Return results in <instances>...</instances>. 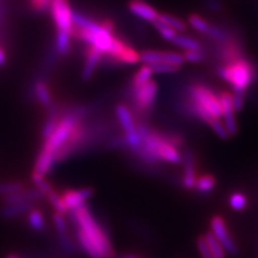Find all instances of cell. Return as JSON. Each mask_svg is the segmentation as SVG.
I'll return each mask as SVG.
<instances>
[{
  "instance_id": "cell-25",
  "label": "cell",
  "mask_w": 258,
  "mask_h": 258,
  "mask_svg": "<svg viewBox=\"0 0 258 258\" xmlns=\"http://www.w3.org/2000/svg\"><path fill=\"white\" fill-rule=\"evenodd\" d=\"M24 190H26V186L21 182H0V195L3 196Z\"/></svg>"
},
{
  "instance_id": "cell-5",
  "label": "cell",
  "mask_w": 258,
  "mask_h": 258,
  "mask_svg": "<svg viewBox=\"0 0 258 258\" xmlns=\"http://www.w3.org/2000/svg\"><path fill=\"white\" fill-rule=\"evenodd\" d=\"M53 22L57 31H64L72 35L74 22H72V12L68 0H52L50 6Z\"/></svg>"
},
{
  "instance_id": "cell-7",
  "label": "cell",
  "mask_w": 258,
  "mask_h": 258,
  "mask_svg": "<svg viewBox=\"0 0 258 258\" xmlns=\"http://www.w3.org/2000/svg\"><path fill=\"white\" fill-rule=\"evenodd\" d=\"M211 232L214 237L220 241V243L223 245L225 252L228 254H236L238 253V246L235 240L230 236L229 230L226 225L225 220L222 216L215 215L211 220Z\"/></svg>"
},
{
  "instance_id": "cell-2",
  "label": "cell",
  "mask_w": 258,
  "mask_h": 258,
  "mask_svg": "<svg viewBox=\"0 0 258 258\" xmlns=\"http://www.w3.org/2000/svg\"><path fill=\"white\" fill-rule=\"evenodd\" d=\"M190 99L192 112L206 123H210L212 118H221L223 116L219 97L209 87L196 84L190 87Z\"/></svg>"
},
{
  "instance_id": "cell-30",
  "label": "cell",
  "mask_w": 258,
  "mask_h": 258,
  "mask_svg": "<svg viewBox=\"0 0 258 258\" xmlns=\"http://www.w3.org/2000/svg\"><path fill=\"white\" fill-rule=\"evenodd\" d=\"M229 205L233 210H236V211H241V210H244L246 208L247 199L243 194L235 192L232 194L229 198Z\"/></svg>"
},
{
  "instance_id": "cell-35",
  "label": "cell",
  "mask_w": 258,
  "mask_h": 258,
  "mask_svg": "<svg viewBox=\"0 0 258 258\" xmlns=\"http://www.w3.org/2000/svg\"><path fill=\"white\" fill-rule=\"evenodd\" d=\"M52 0H30V7L36 12H44L50 9Z\"/></svg>"
},
{
  "instance_id": "cell-3",
  "label": "cell",
  "mask_w": 258,
  "mask_h": 258,
  "mask_svg": "<svg viewBox=\"0 0 258 258\" xmlns=\"http://www.w3.org/2000/svg\"><path fill=\"white\" fill-rule=\"evenodd\" d=\"M219 74L225 81L232 85L233 91L245 92L256 77L253 64L248 60L239 58L229 62L219 70Z\"/></svg>"
},
{
  "instance_id": "cell-6",
  "label": "cell",
  "mask_w": 258,
  "mask_h": 258,
  "mask_svg": "<svg viewBox=\"0 0 258 258\" xmlns=\"http://www.w3.org/2000/svg\"><path fill=\"white\" fill-rule=\"evenodd\" d=\"M132 93L133 100L136 104L137 109L140 112H145L150 110L155 102L157 94V84L154 81L150 80L149 82L141 86L133 87Z\"/></svg>"
},
{
  "instance_id": "cell-32",
  "label": "cell",
  "mask_w": 258,
  "mask_h": 258,
  "mask_svg": "<svg viewBox=\"0 0 258 258\" xmlns=\"http://www.w3.org/2000/svg\"><path fill=\"white\" fill-rule=\"evenodd\" d=\"M153 70V72H156V74H173L180 70L179 66H174V64H170L167 62H158L155 64H152L150 66Z\"/></svg>"
},
{
  "instance_id": "cell-34",
  "label": "cell",
  "mask_w": 258,
  "mask_h": 258,
  "mask_svg": "<svg viewBox=\"0 0 258 258\" xmlns=\"http://www.w3.org/2000/svg\"><path fill=\"white\" fill-rule=\"evenodd\" d=\"M183 57L185 60H187L189 62H200L205 59V54L201 50L186 51L184 53Z\"/></svg>"
},
{
  "instance_id": "cell-20",
  "label": "cell",
  "mask_w": 258,
  "mask_h": 258,
  "mask_svg": "<svg viewBox=\"0 0 258 258\" xmlns=\"http://www.w3.org/2000/svg\"><path fill=\"white\" fill-rule=\"evenodd\" d=\"M30 204H20V205H5L2 209V215L7 219H11V217L18 216L22 213H25L31 209Z\"/></svg>"
},
{
  "instance_id": "cell-19",
  "label": "cell",
  "mask_w": 258,
  "mask_h": 258,
  "mask_svg": "<svg viewBox=\"0 0 258 258\" xmlns=\"http://www.w3.org/2000/svg\"><path fill=\"white\" fill-rule=\"evenodd\" d=\"M172 42L180 46L182 48H184L185 51H197V50H201V45L200 43L197 41V40L186 37V36H182V35H176L175 38L172 40Z\"/></svg>"
},
{
  "instance_id": "cell-9",
  "label": "cell",
  "mask_w": 258,
  "mask_h": 258,
  "mask_svg": "<svg viewBox=\"0 0 258 258\" xmlns=\"http://www.w3.org/2000/svg\"><path fill=\"white\" fill-rule=\"evenodd\" d=\"M102 56L103 54L99 50H97L94 46L88 45L85 51V60L82 70V79L84 81H88L93 78L97 67L101 62Z\"/></svg>"
},
{
  "instance_id": "cell-36",
  "label": "cell",
  "mask_w": 258,
  "mask_h": 258,
  "mask_svg": "<svg viewBox=\"0 0 258 258\" xmlns=\"http://www.w3.org/2000/svg\"><path fill=\"white\" fill-rule=\"evenodd\" d=\"M207 35L210 38L215 40V41H219V42H223L226 40V32L223 29L216 27V26H213V25H211V27H210Z\"/></svg>"
},
{
  "instance_id": "cell-11",
  "label": "cell",
  "mask_w": 258,
  "mask_h": 258,
  "mask_svg": "<svg viewBox=\"0 0 258 258\" xmlns=\"http://www.w3.org/2000/svg\"><path fill=\"white\" fill-rule=\"evenodd\" d=\"M56 163H57V160H56L54 153L41 148L35 161L34 173L45 176L47 173L52 171Z\"/></svg>"
},
{
  "instance_id": "cell-40",
  "label": "cell",
  "mask_w": 258,
  "mask_h": 258,
  "mask_svg": "<svg viewBox=\"0 0 258 258\" xmlns=\"http://www.w3.org/2000/svg\"><path fill=\"white\" fill-rule=\"evenodd\" d=\"M7 258H20V257H19V256H16V255L11 254V255H9V256H7Z\"/></svg>"
},
{
  "instance_id": "cell-29",
  "label": "cell",
  "mask_w": 258,
  "mask_h": 258,
  "mask_svg": "<svg viewBox=\"0 0 258 258\" xmlns=\"http://www.w3.org/2000/svg\"><path fill=\"white\" fill-rule=\"evenodd\" d=\"M153 26H154L158 30L159 35L163 37L165 40H167V41H171L172 42V40L177 35L176 31L173 28L169 27L168 25H166L165 23L159 21L158 19L154 23H153Z\"/></svg>"
},
{
  "instance_id": "cell-27",
  "label": "cell",
  "mask_w": 258,
  "mask_h": 258,
  "mask_svg": "<svg viewBox=\"0 0 258 258\" xmlns=\"http://www.w3.org/2000/svg\"><path fill=\"white\" fill-rule=\"evenodd\" d=\"M163 53L164 52L159 51H143L141 54H139L140 60L144 62V64H148V66L163 62Z\"/></svg>"
},
{
  "instance_id": "cell-14",
  "label": "cell",
  "mask_w": 258,
  "mask_h": 258,
  "mask_svg": "<svg viewBox=\"0 0 258 258\" xmlns=\"http://www.w3.org/2000/svg\"><path fill=\"white\" fill-rule=\"evenodd\" d=\"M197 180L196 175V167L195 160L191 156H186V161H185V169H184V177H183V185L185 188L194 189Z\"/></svg>"
},
{
  "instance_id": "cell-28",
  "label": "cell",
  "mask_w": 258,
  "mask_h": 258,
  "mask_svg": "<svg viewBox=\"0 0 258 258\" xmlns=\"http://www.w3.org/2000/svg\"><path fill=\"white\" fill-rule=\"evenodd\" d=\"M219 99H220L223 115L232 114V113H235V108H233L232 94H230L229 92H223L220 95Z\"/></svg>"
},
{
  "instance_id": "cell-1",
  "label": "cell",
  "mask_w": 258,
  "mask_h": 258,
  "mask_svg": "<svg viewBox=\"0 0 258 258\" xmlns=\"http://www.w3.org/2000/svg\"><path fill=\"white\" fill-rule=\"evenodd\" d=\"M70 219L75 225L80 247L90 258H112L114 251L108 233L86 205L71 210Z\"/></svg>"
},
{
  "instance_id": "cell-26",
  "label": "cell",
  "mask_w": 258,
  "mask_h": 258,
  "mask_svg": "<svg viewBox=\"0 0 258 258\" xmlns=\"http://www.w3.org/2000/svg\"><path fill=\"white\" fill-rule=\"evenodd\" d=\"M188 22L194 29H196L197 31L201 32V34H208L210 27H211V24L208 23L198 14H191L189 16Z\"/></svg>"
},
{
  "instance_id": "cell-38",
  "label": "cell",
  "mask_w": 258,
  "mask_h": 258,
  "mask_svg": "<svg viewBox=\"0 0 258 258\" xmlns=\"http://www.w3.org/2000/svg\"><path fill=\"white\" fill-rule=\"evenodd\" d=\"M245 92H239L235 91V94L232 95L233 98V108H235V111H241L242 108H243L244 104V95Z\"/></svg>"
},
{
  "instance_id": "cell-4",
  "label": "cell",
  "mask_w": 258,
  "mask_h": 258,
  "mask_svg": "<svg viewBox=\"0 0 258 258\" xmlns=\"http://www.w3.org/2000/svg\"><path fill=\"white\" fill-rule=\"evenodd\" d=\"M104 55H107L112 61H117L119 63L133 64L140 60L139 53L115 35L112 39L108 52Z\"/></svg>"
},
{
  "instance_id": "cell-15",
  "label": "cell",
  "mask_w": 258,
  "mask_h": 258,
  "mask_svg": "<svg viewBox=\"0 0 258 258\" xmlns=\"http://www.w3.org/2000/svg\"><path fill=\"white\" fill-rule=\"evenodd\" d=\"M27 223L29 227L37 232H42L45 229L46 222L41 210L30 209L27 214Z\"/></svg>"
},
{
  "instance_id": "cell-18",
  "label": "cell",
  "mask_w": 258,
  "mask_h": 258,
  "mask_svg": "<svg viewBox=\"0 0 258 258\" xmlns=\"http://www.w3.org/2000/svg\"><path fill=\"white\" fill-rule=\"evenodd\" d=\"M71 34L64 31H57V35H56V51L59 55H67L70 52V46H71Z\"/></svg>"
},
{
  "instance_id": "cell-24",
  "label": "cell",
  "mask_w": 258,
  "mask_h": 258,
  "mask_svg": "<svg viewBox=\"0 0 258 258\" xmlns=\"http://www.w3.org/2000/svg\"><path fill=\"white\" fill-rule=\"evenodd\" d=\"M31 181H32V183H34V185H35V188H37L38 190L41 191L44 196L46 195L47 192H50L51 190L54 189L53 185L50 182L45 180V176L39 175L37 173L32 172V174H31Z\"/></svg>"
},
{
  "instance_id": "cell-31",
  "label": "cell",
  "mask_w": 258,
  "mask_h": 258,
  "mask_svg": "<svg viewBox=\"0 0 258 258\" xmlns=\"http://www.w3.org/2000/svg\"><path fill=\"white\" fill-rule=\"evenodd\" d=\"M209 125L211 126V128L213 129V132L220 137L221 139H228L229 138V134L227 132V129H226L225 125L221 122L220 118H212L210 120Z\"/></svg>"
},
{
  "instance_id": "cell-39",
  "label": "cell",
  "mask_w": 258,
  "mask_h": 258,
  "mask_svg": "<svg viewBox=\"0 0 258 258\" xmlns=\"http://www.w3.org/2000/svg\"><path fill=\"white\" fill-rule=\"evenodd\" d=\"M6 62H7V54L4 48L0 46V67L4 66Z\"/></svg>"
},
{
  "instance_id": "cell-37",
  "label": "cell",
  "mask_w": 258,
  "mask_h": 258,
  "mask_svg": "<svg viewBox=\"0 0 258 258\" xmlns=\"http://www.w3.org/2000/svg\"><path fill=\"white\" fill-rule=\"evenodd\" d=\"M197 246H198V249H199V253L201 255V257L203 258H214L213 255L211 254V252H210V249L207 245V242L203 237H199L198 241H197Z\"/></svg>"
},
{
  "instance_id": "cell-23",
  "label": "cell",
  "mask_w": 258,
  "mask_h": 258,
  "mask_svg": "<svg viewBox=\"0 0 258 258\" xmlns=\"http://www.w3.org/2000/svg\"><path fill=\"white\" fill-rule=\"evenodd\" d=\"M215 177L211 174H205L197 177L195 188L200 192H209L215 187Z\"/></svg>"
},
{
  "instance_id": "cell-33",
  "label": "cell",
  "mask_w": 258,
  "mask_h": 258,
  "mask_svg": "<svg viewBox=\"0 0 258 258\" xmlns=\"http://www.w3.org/2000/svg\"><path fill=\"white\" fill-rule=\"evenodd\" d=\"M183 55L177 54L174 52H164L163 53V62H167L170 64H174V66H181L184 62Z\"/></svg>"
},
{
  "instance_id": "cell-16",
  "label": "cell",
  "mask_w": 258,
  "mask_h": 258,
  "mask_svg": "<svg viewBox=\"0 0 258 258\" xmlns=\"http://www.w3.org/2000/svg\"><path fill=\"white\" fill-rule=\"evenodd\" d=\"M204 238L207 242V245L210 249V252H211V254L213 255L214 258H225L226 257V252H225L223 245L220 243V241L214 237V235L211 231L207 232L204 236Z\"/></svg>"
},
{
  "instance_id": "cell-13",
  "label": "cell",
  "mask_w": 258,
  "mask_h": 258,
  "mask_svg": "<svg viewBox=\"0 0 258 258\" xmlns=\"http://www.w3.org/2000/svg\"><path fill=\"white\" fill-rule=\"evenodd\" d=\"M63 216L64 215L55 212L53 214V224L56 231H57V235L59 237L62 246L64 248H70L71 244H70V239H69V233H68V225Z\"/></svg>"
},
{
  "instance_id": "cell-10",
  "label": "cell",
  "mask_w": 258,
  "mask_h": 258,
  "mask_svg": "<svg viewBox=\"0 0 258 258\" xmlns=\"http://www.w3.org/2000/svg\"><path fill=\"white\" fill-rule=\"evenodd\" d=\"M128 8L133 14L147 22L154 23L159 16V13L155 8L143 2V0H131L128 4Z\"/></svg>"
},
{
  "instance_id": "cell-22",
  "label": "cell",
  "mask_w": 258,
  "mask_h": 258,
  "mask_svg": "<svg viewBox=\"0 0 258 258\" xmlns=\"http://www.w3.org/2000/svg\"><path fill=\"white\" fill-rule=\"evenodd\" d=\"M158 20L161 21L163 23H165L166 25H168L169 27L173 28L175 31H185L187 29L186 24H185L183 21H181L180 19L175 18V16L168 14V13H160L158 16Z\"/></svg>"
},
{
  "instance_id": "cell-12",
  "label": "cell",
  "mask_w": 258,
  "mask_h": 258,
  "mask_svg": "<svg viewBox=\"0 0 258 258\" xmlns=\"http://www.w3.org/2000/svg\"><path fill=\"white\" fill-rule=\"evenodd\" d=\"M34 95H35L36 100L41 104L43 108L53 109L54 101H53L52 92L50 90V87H48L47 83L44 82L43 80L36 81L35 86H34Z\"/></svg>"
},
{
  "instance_id": "cell-8",
  "label": "cell",
  "mask_w": 258,
  "mask_h": 258,
  "mask_svg": "<svg viewBox=\"0 0 258 258\" xmlns=\"http://www.w3.org/2000/svg\"><path fill=\"white\" fill-rule=\"evenodd\" d=\"M94 189L91 187H84L80 189H66L60 195L64 207L67 208L68 212L75 210L81 206H84L86 200L94 195Z\"/></svg>"
},
{
  "instance_id": "cell-41",
  "label": "cell",
  "mask_w": 258,
  "mask_h": 258,
  "mask_svg": "<svg viewBox=\"0 0 258 258\" xmlns=\"http://www.w3.org/2000/svg\"><path fill=\"white\" fill-rule=\"evenodd\" d=\"M126 258H135V257H132V256H129V257H126Z\"/></svg>"
},
{
  "instance_id": "cell-21",
  "label": "cell",
  "mask_w": 258,
  "mask_h": 258,
  "mask_svg": "<svg viewBox=\"0 0 258 258\" xmlns=\"http://www.w3.org/2000/svg\"><path fill=\"white\" fill-rule=\"evenodd\" d=\"M152 75H153L152 68L150 66H148V64H144V66H142L135 74L133 81H132L133 87H138V86H141L147 82H149V81L151 80Z\"/></svg>"
},
{
  "instance_id": "cell-17",
  "label": "cell",
  "mask_w": 258,
  "mask_h": 258,
  "mask_svg": "<svg viewBox=\"0 0 258 258\" xmlns=\"http://www.w3.org/2000/svg\"><path fill=\"white\" fill-rule=\"evenodd\" d=\"M45 197L48 201V204H50L53 207V209L55 210L56 213H59L62 215L68 214V210L66 207H64L61 195L55 188L53 190H51L50 192H47Z\"/></svg>"
}]
</instances>
